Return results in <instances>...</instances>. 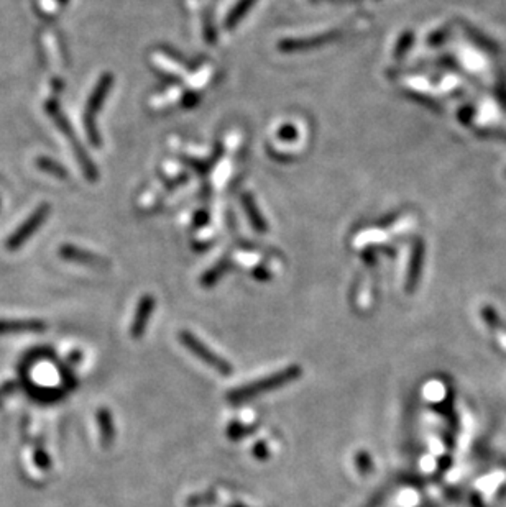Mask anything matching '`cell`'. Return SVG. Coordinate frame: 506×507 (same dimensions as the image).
Wrapping results in <instances>:
<instances>
[{"instance_id":"1","label":"cell","mask_w":506,"mask_h":507,"mask_svg":"<svg viewBox=\"0 0 506 507\" xmlns=\"http://www.w3.org/2000/svg\"><path fill=\"white\" fill-rule=\"evenodd\" d=\"M301 375L302 369L298 367V364H291V367L283 369V371H278L275 375L263 378V380L250 382V384L242 386V388L230 391L229 396H227V401H229L230 404H242V402L263 396V394L269 393V391L283 388V386L289 384V382L296 381Z\"/></svg>"},{"instance_id":"2","label":"cell","mask_w":506,"mask_h":507,"mask_svg":"<svg viewBox=\"0 0 506 507\" xmlns=\"http://www.w3.org/2000/svg\"><path fill=\"white\" fill-rule=\"evenodd\" d=\"M114 84V76L112 74H104V76L99 79L97 86L94 87L93 94H91L89 101H87L86 110H84V127H86V133L87 138H89L91 143L94 147H101V136L97 133V125H95V117L102 109V103L106 101L107 94L110 92V87Z\"/></svg>"},{"instance_id":"3","label":"cell","mask_w":506,"mask_h":507,"mask_svg":"<svg viewBox=\"0 0 506 507\" xmlns=\"http://www.w3.org/2000/svg\"><path fill=\"white\" fill-rule=\"evenodd\" d=\"M47 112L49 114V117L53 119V122L56 123V127L64 133L66 138L71 141V147L74 148V153H76L77 161H80L81 166H82V169H84L87 180H89V181H95V180H97V168H95V166L93 164V161H91L89 158H87L86 149L82 148L80 143H77L76 135H74V133H73V128L68 123V120H66V117L63 115V112L60 110V106H58L56 102L49 101L47 103Z\"/></svg>"},{"instance_id":"4","label":"cell","mask_w":506,"mask_h":507,"mask_svg":"<svg viewBox=\"0 0 506 507\" xmlns=\"http://www.w3.org/2000/svg\"><path fill=\"white\" fill-rule=\"evenodd\" d=\"M180 342L184 345L194 356H197L199 360L204 361L207 367L215 369V371L221 373V375H230V373L234 371V368H232L229 361H226L219 355H215L210 348H207L206 345L202 343L196 335L191 334V332L188 330L180 332Z\"/></svg>"},{"instance_id":"5","label":"cell","mask_w":506,"mask_h":507,"mask_svg":"<svg viewBox=\"0 0 506 507\" xmlns=\"http://www.w3.org/2000/svg\"><path fill=\"white\" fill-rule=\"evenodd\" d=\"M49 214V203H41V206L36 207V210L33 212V214L28 217L25 222L20 225L16 230L14 232V234L10 235V238L7 240V248L10 251L14 250H19L22 245L27 242L30 236L35 234L38 228L43 225L45 220H47Z\"/></svg>"},{"instance_id":"6","label":"cell","mask_w":506,"mask_h":507,"mask_svg":"<svg viewBox=\"0 0 506 507\" xmlns=\"http://www.w3.org/2000/svg\"><path fill=\"white\" fill-rule=\"evenodd\" d=\"M153 310H155V297L153 296H143L140 301L138 307H136V312L130 327V335L134 338H142L145 330H147L148 322H150Z\"/></svg>"},{"instance_id":"7","label":"cell","mask_w":506,"mask_h":507,"mask_svg":"<svg viewBox=\"0 0 506 507\" xmlns=\"http://www.w3.org/2000/svg\"><path fill=\"white\" fill-rule=\"evenodd\" d=\"M61 258L64 260L73 261V263H80V264H86V266H93V268H107L109 263L104 258L93 255V253L80 250V248L73 247V245H63L60 250Z\"/></svg>"},{"instance_id":"8","label":"cell","mask_w":506,"mask_h":507,"mask_svg":"<svg viewBox=\"0 0 506 507\" xmlns=\"http://www.w3.org/2000/svg\"><path fill=\"white\" fill-rule=\"evenodd\" d=\"M47 323L41 320H0V335L22 334V332H43Z\"/></svg>"},{"instance_id":"9","label":"cell","mask_w":506,"mask_h":507,"mask_svg":"<svg viewBox=\"0 0 506 507\" xmlns=\"http://www.w3.org/2000/svg\"><path fill=\"white\" fill-rule=\"evenodd\" d=\"M339 36V33H324V35L313 36V40H294V41H283L280 45V48L283 51H298V49H308L314 47H321V45L329 43V41L335 40Z\"/></svg>"},{"instance_id":"10","label":"cell","mask_w":506,"mask_h":507,"mask_svg":"<svg viewBox=\"0 0 506 507\" xmlns=\"http://www.w3.org/2000/svg\"><path fill=\"white\" fill-rule=\"evenodd\" d=\"M97 423H99V430H101L102 445L106 448H109L115 438V427H114V421H112V414L109 409H104L102 407V409L97 410Z\"/></svg>"},{"instance_id":"11","label":"cell","mask_w":506,"mask_h":507,"mask_svg":"<svg viewBox=\"0 0 506 507\" xmlns=\"http://www.w3.org/2000/svg\"><path fill=\"white\" fill-rule=\"evenodd\" d=\"M36 166H38L41 171L51 174V176L58 177V180H66V177H68V171L64 169V166L56 163V161L51 160V158L40 156L38 160H36Z\"/></svg>"},{"instance_id":"12","label":"cell","mask_w":506,"mask_h":507,"mask_svg":"<svg viewBox=\"0 0 506 507\" xmlns=\"http://www.w3.org/2000/svg\"><path fill=\"white\" fill-rule=\"evenodd\" d=\"M242 201H243V206H245V210H247L248 217H250V220H252V225L255 227L258 232H267L268 230V225H267V223H265V220L261 219L260 212L256 210V203L252 199V195L245 194V195H243Z\"/></svg>"},{"instance_id":"13","label":"cell","mask_w":506,"mask_h":507,"mask_svg":"<svg viewBox=\"0 0 506 507\" xmlns=\"http://www.w3.org/2000/svg\"><path fill=\"white\" fill-rule=\"evenodd\" d=\"M252 2H253V0H243V2H240L239 5L234 8V12H232V14L229 15V18L226 20L227 30H234V28L237 27V23L243 18V15L247 14L248 7L252 5Z\"/></svg>"},{"instance_id":"14","label":"cell","mask_w":506,"mask_h":507,"mask_svg":"<svg viewBox=\"0 0 506 507\" xmlns=\"http://www.w3.org/2000/svg\"><path fill=\"white\" fill-rule=\"evenodd\" d=\"M253 430H255V427H245L242 423H230L229 429H227V437L230 440H240L250 435Z\"/></svg>"},{"instance_id":"15","label":"cell","mask_w":506,"mask_h":507,"mask_svg":"<svg viewBox=\"0 0 506 507\" xmlns=\"http://www.w3.org/2000/svg\"><path fill=\"white\" fill-rule=\"evenodd\" d=\"M355 465L362 475H368L373 469V461L367 452H359L355 455Z\"/></svg>"},{"instance_id":"16","label":"cell","mask_w":506,"mask_h":507,"mask_svg":"<svg viewBox=\"0 0 506 507\" xmlns=\"http://www.w3.org/2000/svg\"><path fill=\"white\" fill-rule=\"evenodd\" d=\"M226 266H229V264L222 263V264L215 266L214 269H210V271L207 273L204 277H202V284H204V286H213L214 282H217L219 277H221L222 274H224V271H226Z\"/></svg>"},{"instance_id":"17","label":"cell","mask_w":506,"mask_h":507,"mask_svg":"<svg viewBox=\"0 0 506 507\" xmlns=\"http://www.w3.org/2000/svg\"><path fill=\"white\" fill-rule=\"evenodd\" d=\"M253 455H255L258 460H267L268 455H269L267 445H265L263 442L256 443L255 447H253Z\"/></svg>"},{"instance_id":"18","label":"cell","mask_w":506,"mask_h":507,"mask_svg":"<svg viewBox=\"0 0 506 507\" xmlns=\"http://www.w3.org/2000/svg\"><path fill=\"white\" fill-rule=\"evenodd\" d=\"M35 461H36V463H38V467L43 468V469H48L49 465H51V463H49L48 455L43 450H36V453H35Z\"/></svg>"},{"instance_id":"19","label":"cell","mask_w":506,"mask_h":507,"mask_svg":"<svg viewBox=\"0 0 506 507\" xmlns=\"http://www.w3.org/2000/svg\"><path fill=\"white\" fill-rule=\"evenodd\" d=\"M278 135H280V138H283V140H293V138H296V128L291 125H286L281 128Z\"/></svg>"},{"instance_id":"20","label":"cell","mask_w":506,"mask_h":507,"mask_svg":"<svg viewBox=\"0 0 506 507\" xmlns=\"http://www.w3.org/2000/svg\"><path fill=\"white\" fill-rule=\"evenodd\" d=\"M230 507H245V506H242V504H235V506H230Z\"/></svg>"}]
</instances>
